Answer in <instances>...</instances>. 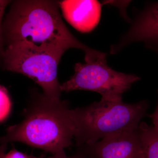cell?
Masks as SVG:
<instances>
[{
    "mask_svg": "<svg viewBox=\"0 0 158 158\" xmlns=\"http://www.w3.org/2000/svg\"><path fill=\"white\" fill-rule=\"evenodd\" d=\"M59 2L45 0L16 1L11 5L2 32L7 46H27L62 56L69 48L85 52L86 62L105 53L79 41L65 25L59 12Z\"/></svg>",
    "mask_w": 158,
    "mask_h": 158,
    "instance_id": "1",
    "label": "cell"
},
{
    "mask_svg": "<svg viewBox=\"0 0 158 158\" xmlns=\"http://www.w3.org/2000/svg\"><path fill=\"white\" fill-rule=\"evenodd\" d=\"M23 115L21 122L9 127L0 138L1 144L22 142L52 155L72 145L75 127L67 101L34 93Z\"/></svg>",
    "mask_w": 158,
    "mask_h": 158,
    "instance_id": "2",
    "label": "cell"
},
{
    "mask_svg": "<svg viewBox=\"0 0 158 158\" xmlns=\"http://www.w3.org/2000/svg\"><path fill=\"white\" fill-rule=\"evenodd\" d=\"M147 101L127 104L122 101L101 99L87 106L71 110L77 147L123 131H136L146 115Z\"/></svg>",
    "mask_w": 158,
    "mask_h": 158,
    "instance_id": "3",
    "label": "cell"
},
{
    "mask_svg": "<svg viewBox=\"0 0 158 158\" xmlns=\"http://www.w3.org/2000/svg\"><path fill=\"white\" fill-rule=\"evenodd\" d=\"M62 56L27 46H7L2 58L6 70L22 74L41 87L44 94L59 100L57 68Z\"/></svg>",
    "mask_w": 158,
    "mask_h": 158,
    "instance_id": "4",
    "label": "cell"
},
{
    "mask_svg": "<svg viewBox=\"0 0 158 158\" xmlns=\"http://www.w3.org/2000/svg\"><path fill=\"white\" fill-rule=\"evenodd\" d=\"M106 56L85 64L76 63L73 75L60 85L61 91L90 90L100 94L101 99L122 100L123 94L140 78L113 70L107 64Z\"/></svg>",
    "mask_w": 158,
    "mask_h": 158,
    "instance_id": "5",
    "label": "cell"
},
{
    "mask_svg": "<svg viewBox=\"0 0 158 158\" xmlns=\"http://www.w3.org/2000/svg\"><path fill=\"white\" fill-rule=\"evenodd\" d=\"M78 148L89 158H144L138 130L116 133Z\"/></svg>",
    "mask_w": 158,
    "mask_h": 158,
    "instance_id": "6",
    "label": "cell"
},
{
    "mask_svg": "<svg viewBox=\"0 0 158 158\" xmlns=\"http://www.w3.org/2000/svg\"><path fill=\"white\" fill-rule=\"evenodd\" d=\"M139 41L146 45L158 43V1L151 3L138 13L127 33L111 46L110 52L117 53L125 47Z\"/></svg>",
    "mask_w": 158,
    "mask_h": 158,
    "instance_id": "7",
    "label": "cell"
},
{
    "mask_svg": "<svg viewBox=\"0 0 158 158\" xmlns=\"http://www.w3.org/2000/svg\"><path fill=\"white\" fill-rule=\"evenodd\" d=\"M59 5L66 20L80 32H90L98 24L101 13L98 1L67 0L59 2Z\"/></svg>",
    "mask_w": 158,
    "mask_h": 158,
    "instance_id": "8",
    "label": "cell"
},
{
    "mask_svg": "<svg viewBox=\"0 0 158 158\" xmlns=\"http://www.w3.org/2000/svg\"><path fill=\"white\" fill-rule=\"evenodd\" d=\"M138 136L144 158H158V131L144 122L139 125Z\"/></svg>",
    "mask_w": 158,
    "mask_h": 158,
    "instance_id": "9",
    "label": "cell"
},
{
    "mask_svg": "<svg viewBox=\"0 0 158 158\" xmlns=\"http://www.w3.org/2000/svg\"><path fill=\"white\" fill-rule=\"evenodd\" d=\"M11 102L8 91L0 85V122L5 120L11 111Z\"/></svg>",
    "mask_w": 158,
    "mask_h": 158,
    "instance_id": "10",
    "label": "cell"
},
{
    "mask_svg": "<svg viewBox=\"0 0 158 158\" xmlns=\"http://www.w3.org/2000/svg\"><path fill=\"white\" fill-rule=\"evenodd\" d=\"M11 1L6 0H0V58L2 59L4 56L5 48H4V42L3 39L2 25V21L5 9L6 6L10 3Z\"/></svg>",
    "mask_w": 158,
    "mask_h": 158,
    "instance_id": "11",
    "label": "cell"
},
{
    "mask_svg": "<svg viewBox=\"0 0 158 158\" xmlns=\"http://www.w3.org/2000/svg\"><path fill=\"white\" fill-rule=\"evenodd\" d=\"M48 158H89L82 150L78 148L75 153L71 156L65 154L64 150L61 151Z\"/></svg>",
    "mask_w": 158,
    "mask_h": 158,
    "instance_id": "12",
    "label": "cell"
},
{
    "mask_svg": "<svg viewBox=\"0 0 158 158\" xmlns=\"http://www.w3.org/2000/svg\"><path fill=\"white\" fill-rule=\"evenodd\" d=\"M3 158H37V157L20 152L13 148L9 152L5 155Z\"/></svg>",
    "mask_w": 158,
    "mask_h": 158,
    "instance_id": "13",
    "label": "cell"
},
{
    "mask_svg": "<svg viewBox=\"0 0 158 158\" xmlns=\"http://www.w3.org/2000/svg\"><path fill=\"white\" fill-rule=\"evenodd\" d=\"M150 117L152 119L154 127L158 131V103L155 111L150 115Z\"/></svg>",
    "mask_w": 158,
    "mask_h": 158,
    "instance_id": "14",
    "label": "cell"
},
{
    "mask_svg": "<svg viewBox=\"0 0 158 158\" xmlns=\"http://www.w3.org/2000/svg\"><path fill=\"white\" fill-rule=\"evenodd\" d=\"M7 148V144H2L0 145V158H3L5 155Z\"/></svg>",
    "mask_w": 158,
    "mask_h": 158,
    "instance_id": "15",
    "label": "cell"
},
{
    "mask_svg": "<svg viewBox=\"0 0 158 158\" xmlns=\"http://www.w3.org/2000/svg\"><path fill=\"white\" fill-rule=\"evenodd\" d=\"M147 47L149 48L156 51L158 53V43L154 44H150L147 45Z\"/></svg>",
    "mask_w": 158,
    "mask_h": 158,
    "instance_id": "16",
    "label": "cell"
},
{
    "mask_svg": "<svg viewBox=\"0 0 158 158\" xmlns=\"http://www.w3.org/2000/svg\"><path fill=\"white\" fill-rule=\"evenodd\" d=\"M46 155L45 154H42L37 157V158H45Z\"/></svg>",
    "mask_w": 158,
    "mask_h": 158,
    "instance_id": "17",
    "label": "cell"
}]
</instances>
